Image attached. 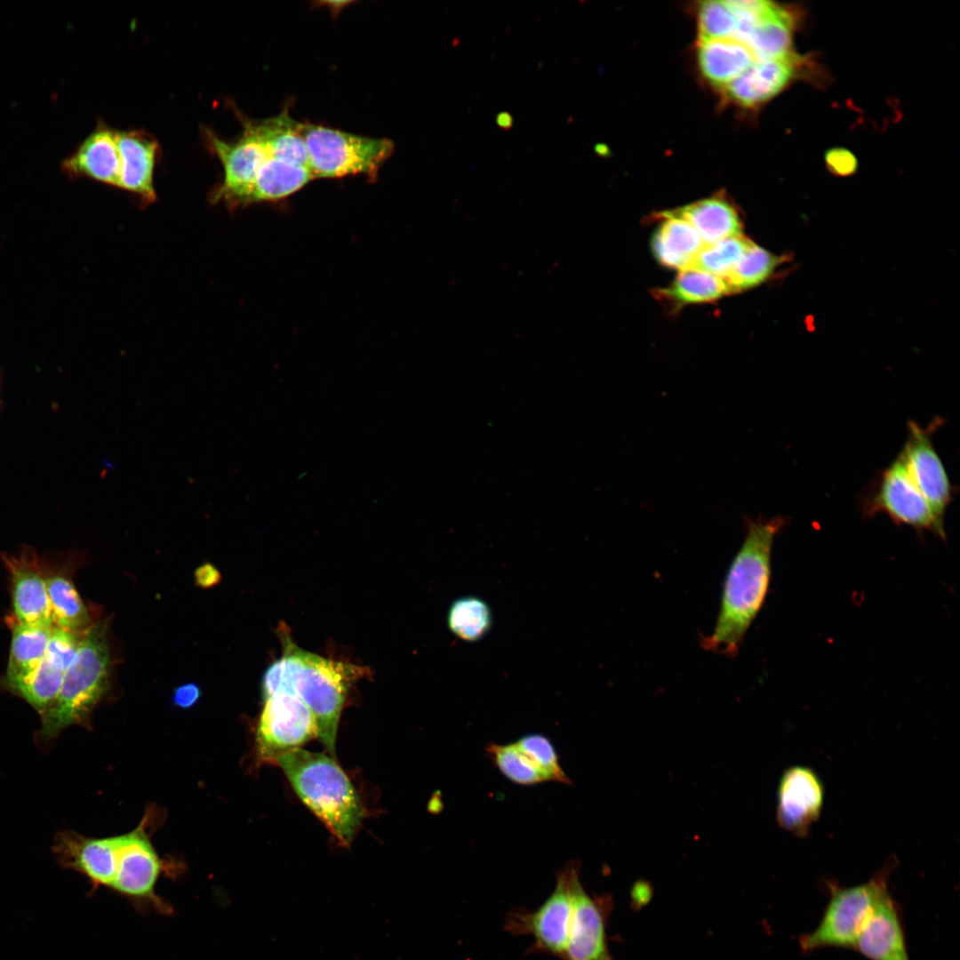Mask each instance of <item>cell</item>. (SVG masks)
Instances as JSON below:
<instances>
[{
    "instance_id": "obj_1",
    "label": "cell",
    "mask_w": 960,
    "mask_h": 960,
    "mask_svg": "<svg viewBox=\"0 0 960 960\" xmlns=\"http://www.w3.org/2000/svg\"><path fill=\"white\" fill-rule=\"evenodd\" d=\"M786 523L781 516L745 519V537L726 572L715 627L701 639L703 649L728 657L739 653L765 601L773 541Z\"/></svg>"
},
{
    "instance_id": "obj_2",
    "label": "cell",
    "mask_w": 960,
    "mask_h": 960,
    "mask_svg": "<svg viewBox=\"0 0 960 960\" xmlns=\"http://www.w3.org/2000/svg\"><path fill=\"white\" fill-rule=\"evenodd\" d=\"M282 641V657L264 673L263 697L276 692L298 696L314 716L316 738L333 757L347 692L351 684L363 676L364 668L304 651L284 635Z\"/></svg>"
},
{
    "instance_id": "obj_3",
    "label": "cell",
    "mask_w": 960,
    "mask_h": 960,
    "mask_svg": "<svg viewBox=\"0 0 960 960\" xmlns=\"http://www.w3.org/2000/svg\"><path fill=\"white\" fill-rule=\"evenodd\" d=\"M276 764L282 768L301 801L340 844L348 845L362 824L365 809L333 757L300 748L279 757Z\"/></svg>"
},
{
    "instance_id": "obj_4",
    "label": "cell",
    "mask_w": 960,
    "mask_h": 960,
    "mask_svg": "<svg viewBox=\"0 0 960 960\" xmlns=\"http://www.w3.org/2000/svg\"><path fill=\"white\" fill-rule=\"evenodd\" d=\"M106 620L95 622L83 634L60 688L42 720L39 735L52 740L71 725L89 724L91 714L108 690L109 649Z\"/></svg>"
},
{
    "instance_id": "obj_5",
    "label": "cell",
    "mask_w": 960,
    "mask_h": 960,
    "mask_svg": "<svg viewBox=\"0 0 960 960\" xmlns=\"http://www.w3.org/2000/svg\"><path fill=\"white\" fill-rule=\"evenodd\" d=\"M314 178H341L348 175H376L394 152L386 138H372L330 127L299 123Z\"/></svg>"
},
{
    "instance_id": "obj_6",
    "label": "cell",
    "mask_w": 960,
    "mask_h": 960,
    "mask_svg": "<svg viewBox=\"0 0 960 960\" xmlns=\"http://www.w3.org/2000/svg\"><path fill=\"white\" fill-rule=\"evenodd\" d=\"M890 867L869 881L852 887L834 888L815 930L800 940L804 951L823 947H854L880 896L888 890Z\"/></svg>"
},
{
    "instance_id": "obj_7",
    "label": "cell",
    "mask_w": 960,
    "mask_h": 960,
    "mask_svg": "<svg viewBox=\"0 0 960 960\" xmlns=\"http://www.w3.org/2000/svg\"><path fill=\"white\" fill-rule=\"evenodd\" d=\"M579 875V862H568L556 873L555 888L546 900L533 911L512 912L506 929L531 935L536 949L564 959L572 914V884Z\"/></svg>"
},
{
    "instance_id": "obj_8",
    "label": "cell",
    "mask_w": 960,
    "mask_h": 960,
    "mask_svg": "<svg viewBox=\"0 0 960 960\" xmlns=\"http://www.w3.org/2000/svg\"><path fill=\"white\" fill-rule=\"evenodd\" d=\"M243 132L233 141L224 140L204 128V136L209 149L223 167V179L212 192L213 203L228 206L247 204L255 175L264 163L268 149L257 121L242 118Z\"/></svg>"
},
{
    "instance_id": "obj_9",
    "label": "cell",
    "mask_w": 960,
    "mask_h": 960,
    "mask_svg": "<svg viewBox=\"0 0 960 960\" xmlns=\"http://www.w3.org/2000/svg\"><path fill=\"white\" fill-rule=\"evenodd\" d=\"M264 701L256 730L259 761L276 764L284 754L316 737L314 716L298 696L276 692Z\"/></svg>"
},
{
    "instance_id": "obj_10",
    "label": "cell",
    "mask_w": 960,
    "mask_h": 960,
    "mask_svg": "<svg viewBox=\"0 0 960 960\" xmlns=\"http://www.w3.org/2000/svg\"><path fill=\"white\" fill-rule=\"evenodd\" d=\"M863 512L868 517L885 514L897 524L946 538L944 524L935 517L899 454L882 471L876 491L866 499Z\"/></svg>"
},
{
    "instance_id": "obj_11",
    "label": "cell",
    "mask_w": 960,
    "mask_h": 960,
    "mask_svg": "<svg viewBox=\"0 0 960 960\" xmlns=\"http://www.w3.org/2000/svg\"><path fill=\"white\" fill-rule=\"evenodd\" d=\"M9 576L12 618L11 623L53 628V617L44 579V563L29 546L15 553L1 552Z\"/></svg>"
},
{
    "instance_id": "obj_12",
    "label": "cell",
    "mask_w": 960,
    "mask_h": 960,
    "mask_svg": "<svg viewBox=\"0 0 960 960\" xmlns=\"http://www.w3.org/2000/svg\"><path fill=\"white\" fill-rule=\"evenodd\" d=\"M940 421L935 420L924 428L908 420V437L899 455L935 517L944 524L945 512L953 500L954 489L932 440Z\"/></svg>"
},
{
    "instance_id": "obj_13",
    "label": "cell",
    "mask_w": 960,
    "mask_h": 960,
    "mask_svg": "<svg viewBox=\"0 0 960 960\" xmlns=\"http://www.w3.org/2000/svg\"><path fill=\"white\" fill-rule=\"evenodd\" d=\"M612 906L611 896H590L580 875L575 877L571 926L563 960H613L606 934Z\"/></svg>"
},
{
    "instance_id": "obj_14",
    "label": "cell",
    "mask_w": 960,
    "mask_h": 960,
    "mask_svg": "<svg viewBox=\"0 0 960 960\" xmlns=\"http://www.w3.org/2000/svg\"><path fill=\"white\" fill-rule=\"evenodd\" d=\"M82 636L54 627L38 668L27 678L4 690L23 699L41 716L55 699Z\"/></svg>"
},
{
    "instance_id": "obj_15",
    "label": "cell",
    "mask_w": 960,
    "mask_h": 960,
    "mask_svg": "<svg viewBox=\"0 0 960 960\" xmlns=\"http://www.w3.org/2000/svg\"><path fill=\"white\" fill-rule=\"evenodd\" d=\"M824 787L811 768L795 765L782 774L778 788L777 820L787 831L805 836L820 815Z\"/></svg>"
},
{
    "instance_id": "obj_16",
    "label": "cell",
    "mask_w": 960,
    "mask_h": 960,
    "mask_svg": "<svg viewBox=\"0 0 960 960\" xmlns=\"http://www.w3.org/2000/svg\"><path fill=\"white\" fill-rule=\"evenodd\" d=\"M160 860L146 833L145 821L116 836V871L112 889L134 898H154Z\"/></svg>"
},
{
    "instance_id": "obj_17",
    "label": "cell",
    "mask_w": 960,
    "mask_h": 960,
    "mask_svg": "<svg viewBox=\"0 0 960 960\" xmlns=\"http://www.w3.org/2000/svg\"><path fill=\"white\" fill-rule=\"evenodd\" d=\"M52 850L62 867L83 874L95 885L112 887L116 871V836L93 838L62 831L56 834Z\"/></svg>"
},
{
    "instance_id": "obj_18",
    "label": "cell",
    "mask_w": 960,
    "mask_h": 960,
    "mask_svg": "<svg viewBox=\"0 0 960 960\" xmlns=\"http://www.w3.org/2000/svg\"><path fill=\"white\" fill-rule=\"evenodd\" d=\"M800 58L785 55L756 60L741 75L722 89L728 100L741 107L757 106L779 93L797 72Z\"/></svg>"
},
{
    "instance_id": "obj_19",
    "label": "cell",
    "mask_w": 960,
    "mask_h": 960,
    "mask_svg": "<svg viewBox=\"0 0 960 960\" xmlns=\"http://www.w3.org/2000/svg\"><path fill=\"white\" fill-rule=\"evenodd\" d=\"M72 178L85 177L118 187L121 157L116 143V130L99 123L78 148L61 164Z\"/></svg>"
},
{
    "instance_id": "obj_20",
    "label": "cell",
    "mask_w": 960,
    "mask_h": 960,
    "mask_svg": "<svg viewBox=\"0 0 960 960\" xmlns=\"http://www.w3.org/2000/svg\"><path fill=\"white\" fill-rule=\"evenodd\" d=\"M121 157L118 188L136 194L149 204L156 200L154 171L160 150L157 140L140 130L116 131Z\"/></svg>"
},
{
    "instance_id": "obj_21",
    "label": "cell",
    "mask_w": 960,
    "mask_h": 960,
    "mask_svg": "<svg viewBox=\"0 0 960 960\" xmlns=\"http://www.w3.org/2000/svg\"><path fill=\"white\" fill-rule=\"evenodd\" d=\"M871 960H909L896 903L886 890L854 946Z\"/></svg>"
},
{
    "instance_id": "obj_22",
    "label": "cell",
    "mask_w": 960,
    "mask_h": 960,
    "mask_svg": "<svg viewBox=\"0 0 960 960\" xmlns=\"http://www.w3.org/2000/svg\"><path fill=\"white\" fill-rule=\"evenodd\" d=\"M664 212L691 224L705 245L742 235L743 224L738 210L718 196Z\"/></svg>"
},
{
    "instance_id": "obj_23",
    "label": "cell",
    "mask_w": 960,
    "mask_h": 960,
    "mask_svg": "<svg viewBox=\"0 0 960 960\" xmlns=\"http://www.w3.org/2000/svg\"><path fill=\"white\" fill-rule=\"evenodd\" d=\"M794 28L792 13L775 4L762 17L741 22L733 38L743 43L756 60L772 59L790 52Z\"/></svg>"
},
{
    "instance_id": "obj_24",
    "label": "cell",
    "mask_w": 960,
    "mask_h": 960,
    "mask_svg": "<svg viewBox=\"0 0 960 960\" xmlns=\"http://www.w3.org/2000/svg\"><path fill=\"white\" fill-rule=\"evenodd\" d=\"M698 65L703 76L724 89L756 60L751 51L735 38L699 40Z\"/></svg>"
},
{
    "instance_id": "obj_25",
    "label": "cell",
    "mask_w": 960,
    "mask_h": 960,
    "mask_svg": "<svg viewBox=\"0 0 960 960\" xmlns=\"http://www.w3.org/2000/svg\"><path fill=\"white\" fill-rule=\"evenodd\" d=\"M659 216L662 221L652 241L654 256L668 268L679 271L688 269L705 246L704 243L695 228L685 220L664 212Z\"/></svg>"
},
{
    "instance_id": "obj_26",
    "label": "cell",
    "mask_w": 960,
    "mask_h": 960,
    "mask_svg": "<svg viewBox=\"0 0 960 960\" xmlns=\"http://www.w3.org/2000/svg\"><path fill=\"white\" fill-rule=\"evenodd\" d=\"M44 570L54 627L84 634L94 623L69 573L64 568L45 564Z\"/></svg>"
},
{
    "instance_id": "obj_27",
    "label": "cell",
    "mask_w": 960,
    "mask_h": 960,
    "mask_svg": "<svg viewBox=\"0 0 960 960\" xmlns=\"http://www.w3.org/2000/svg\"><path fill=\"white\" fill-rule=\"evenodd\" d=\"M12 641L3 689L30 676L46 653L52 628L10 623Z\"/></svg>"
},
{
    "instance_id": "obj_28",
    "label": "cell",
    "mask_w": 960,
    "mask_h": 960,
    "mask_svg": "<svg viewBox=\"0 0 960 960\" xmlns=\"http://www.w3.org/2000/svg\"><path fill=\"white\" fill-rule=\"evenodd\" d=\"M267 149L268 156L255 175L247 204L284 198L314 179L308 166L274 156Z\"/></svg>"
},
{
    "instance_id": "obj_29",
    "label": "cell",
    "mask_w": 960,
    "mask_h": 960,
    "mask_svg": "<svg viewBox=\"0 0 960 960\" xmlns=\"http://www.w3.org/2000/svg\"><path fill=\"white\" fill-rule=\"evenodd\" d=\"M731 293L724 279L693 269L680 271L668 286L655 292L657 298L676 307L711 302Z\"/></svg>"
},
{
    "instance_id": "obj_30",
    "label": "cell",
    "mask_w": 960,
    "mask_h": 960,
    "mask_svg": "<svg viewBox=\"0 0 960 960\" xmlns=\"http://www.w3.org/2000/svg\"><path fill=\"white\" fill-rule=\"evenodd\" d=\"M783 262L784 256H777L753 242L724 280L732 293L742 292L767 281Z\"/></svg>"
},
{
    "instance_id": "obj_31",
    "label": "cell",
    "mask_w": 960,
    "mask_h": 960,
    "mask_svg": "<svg viewBox=\"0 0 960 960\" xmlns=\"http://www.w3.org/2000/svg\"><path fill=\"white\" fill-rule=\"evenodd\" d=\"M485 751L500 772L515 783L529 786L547 781L537 764L516 742L490 743Z\"/></svg>"
},
{
    "instance_id": "obj_32",
    "label": "cell",
    "mask_w": 960,
    "mask_h": 960,
    "mask_svg": "<svg viewBox=\"0 0 960 960\" xmlns=\"http://www.w3.org/2000/svg\"><path fill=\"white\" fill-rule=\"evenodd\" d=\"M753 244L743 235L705 245L688 269L703 271L726 279Z\"/></svg>"
},
{
    "instance_id": "obj_33",
    "label": "cell",
    "mask_w": 960,
    "mask_h": 960,
    "mask_svg": "<svg viewBox=\"0 0 960 960\" xmlns=\"http://www.w3.org/2000/svg\"><path fill=\"white\" fill-rule=\"evenodd\" d=\"M492 615L489 606L475 596L461 597L453 602L448 612V626L460 638L476 641L484 636L491 627Z\"/></svg>"
},
{
    "instance_id": "obj_34",
    "label": "cell",
    "mask_w": 960,
    "mask_h": 960,
    "mask_svg": "<svg viewBox=\"0 0 960 960\" xmlns=\"http://www.w3.org/2000/svg\"><path fill=\"white\" fill-rule=\"evenodd\" d=\"M739 19L728 1H705L698 7L699 40L733 38Z\"/></svg>"
},
{
    "instance_id": "obj_35",
    "label": "cell",
    "mask_w": 960,
    "mask_h": 960,
    "mask_svg": "<svg viewBox=\"0 0 960 960\" xmlns=\"http://www.w3.org/2000/svg\"><path fill=\"white\" fill-rule=\"evenodd\" d=\"M540 767L547 781L569 784L570 779L559 764L556 749L548 738L542 734H527L515 741Z\"/></svg>"
},
{
    "instance_id": "obj_36",
    "label": "cell",
    "mask_w": 960,
    "mask_h": 960,
    "mask_svg": "<svg viewBox=\"0 0 960 960\" xmlns=\"http://www.w3.org/2000/svg\"><path fill=\"white\" fill-rule=\"evenodd\" d=\"M825 163L832 173L841 177L852 175L858 167L853 153L844 148L828 149L825 153Z\"/></svg>"
},
{
    "instance_id": "obj_37",
    "label": "cell",
    "mask_w": 960,
    "mask_h": 960,
    "mask_svg": "<svg viewBox=\"0 0 960 960\" xmlns=\"http://www.w3.org/2000/svg\"><path fill=\"white\" fill-rule=\"evenodd\" d=\"M200 697L199 687L192 683L186 684L176 688L173 693V703L182 708L192 707Z\"/></svg>"
},
{
    "instance_id": "obj_38",
    "label": "cell",
    "mask_w": 960,
    "mask_h": 960,
    "mask_svg": "<svg viewBox=\"0 0 960 960\" xmlns=\"http://www.w3.org/2000/svg\"><path fill=\"white\" fill-rule=\"evenodd\" d=\"M196 582L202 588H210L220 580L218 570L210 564L201 565L195 572Z\"/></svg>"
},
{
    "instance_id": "obj_39",
    "label": "cell",
    "mask_w": 960,
    "mask_h": 960,
    "mask_svg": "<svg viewBox=\"0 0 960 960\" xmlns=\"http://www.w3.org/2000/svg\"><path fill=\"white\" fill-rule=\"evenodd\" d=\"M497 125L502 130H509L513 126V116L508 111H501L495 116Z\"/></svg>"
},
{
    "instance_id": "obj_40",
    "label": "cell",
    "mask_w": 960,
    "mask_h": 960,
    "mask_svg": "<svg viewBox=\"0 0 960 960\" xmlns=\"http://www.w3.org/2000/svg\"><path fill=\"white\" fill-rule=\"evenodd\" d=\"M0 388H1V377H0ZM0 406H1V400H0Z\"/></svg>"
}]
</instances>
